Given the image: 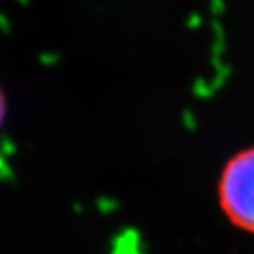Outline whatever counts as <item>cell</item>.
<instances>
[{
    "instance_id": "obj_1",
    "label": "cell",
    "mask_w": 254,
    "mask_h": 254,
    "mask_svg": "<svg viewBox=\"0 0 254 254\" xmlns=\"http://www.w3.org/2000/svg\"><path fill=\"white\" fill-rule=\"evenodd\" d=\"M219 204L233 225L254 234V149L228 161L219 181Z\"/></svg>"
},
{
    "instance_id": "obj_2",
    "label": "cell",
    "mask_w": 254,
    "mask_h": 254,
    "mask_svg": "<svg viewBox=\"0 0 254 254\" xmlns=\"http://www.w3.org/2000/svg\"><path fill=\"white\" fill-rule=\"evenodd\" d=\"M6 115H8V97L5 94L2 84H0V129H2L5 124Z\"/></svg>"
}]
</instances>
